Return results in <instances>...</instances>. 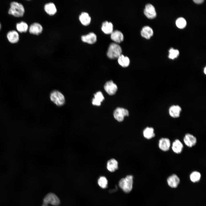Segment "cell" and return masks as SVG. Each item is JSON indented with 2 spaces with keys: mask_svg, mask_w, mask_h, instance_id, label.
<instances>
[{
  "mask_svg": "<svg viewBox=\"0 0 206 206\" xmlns=\"http://www.w3.org/2000/svg\"><path fill=\"white\" fill-rule=\"evenodd\" d=\"M118 61L119 64L123 67L128 66L130 63L129 58L122 54L118 58Z\"/></svg>",
  "mask_w": 206,
  "mask_h": 206,
  "instance_id": "cell-25",
  "label": "cell"
},
{
  "mask_svg": "<svg viewBox=\"0 0 206 206\" xmlns=\"http://www.w3.org/2000/svg\"><path fill=\"white\" fill-rule=\"evenodd\" d=\"M60 203L58 197L53 193H49L44 197L43 200V203L47 205L51 204L54 206H58Z\"/></svg>",
  "mask_w": 206,
  "mask_h": 206,
  "instance_id": "cell-6",
  "label": "cell"
},
{
  "mask_svg": "<svg viewBox=\"0 0 206 206\" xmlns=\"http://www.w3.org/2000/svg\"><path fill=\"white\" fill-rule=\"evenodd\" d=\"M133 177L128 175L125 178L121 179L119 181L120 187L126 193L130 192L132 188Z\"/></svg>",
  "mask_w": 206,
  "mask_h": 206,
  "instance_id": "cell-2",
  "label": "cell"
},
{
  "mask_svg": "<svg viewBox=\"0 0 206 206\" xmlns=\"http://www.w3.org/2000/svg\"><path fill=\"white\" fill-rule=\"evenodd\" d=\"M24 12V8L21 4L15 1L11 3L8 11L9 14L16 17H20L23 16Z\"/></svg>",
  "mask_w": 206,
  "mask_h": 206,
  "instance_id": "cell-1",
  "label": "cell"
},
{
  "mask_svg": "<svg viewBox=\"0 0 206 206\" xmlns=\"http://www.w3.org/2000/svg\"><path fill=\"white\" fill-rule=\"evenodd\" d=\"M41 206H49L48 205L45 204H43Z\"/></svg>",
  "mask_w": 206,
  "mask_h": 206,
  "instance_id": "cell-32",
  "label": "cell"
},
{
  "mask_svg": "<svg viewBox=\"0 0 206 206\" xmlns=\"http://www.w3.org/2000/svg\"><path fill=\"white\" fill-rule=\"evenodd\" d=\"M117 87L112 81H109L106 82L104 86V89L109 95L114 94L117 90Z\"/></svg>",
  "mask_w": 206,
  "mask_h": 206,
  "instance_id": "cell-8",
  "label": "cell"
},
{
  "mask_svg": "<svg viewBox=\"0 0 206 206\" xmlns=\"http://www.w3.org/2000/svg\"><path fill=\"white\" fill-rule=\"evenodd\" d=\"M7 37L9 41L12 43H16L19 40V35L15 30L9 31L7 33Z\"/></svg>",
  "mask_w": 206,
  "mask_h": 206,
  "instance_id": "cell-19",
  "label": "cell"
},
{
  "mask_svg": "<svg viewBox=\"0 0 206 206\" xmlns=\"http://www.w3.org/2000/svg\"><path fill=\"white\" fill-rule=\"evenodd\" d=\"M129 115V112L127 110L120 107L117 108L113 113L114 118L118 122H122L124 117L128 116Z\"/></svg>",
  "mask_w": 206,
  "mask_h": 206,
  "instance_id": "cell-5",
  "label": "cell"
},
{
  "mask_svg": "<svg viewBox=\"0 0 206 206\" xmlns=\"http://www.w3.org/2000/svg\"><path fill=\"white\" fill-rule=\"evenodd\" d=\"M106 167L109 171L111 172H114L118 168L117 161L114 158L109 159L107 162Z\"/></svg>",
  "mask_w": 206,
  "mask_h": 206,
  "instance_id": "cell-16",
  "label": "cell"
},
{
  "mask_svg": "<svg viewBox=\"0 0 206 206\" xmlns=\"http://www.w3.org/2000/svg\"><path fill=\"white\" fill-rule=\"evenodd\" d=\"M79 19L81 23L84 25H89L91 22V18L89 14L86 12H82L79 17Z\"/></svg>",
  "mask_w": 206,
  "mask_h": 206,
  "instance_id": "cell-21",
  "label": "cell"
},
{
  "mask_svg": "<svg viewBox=\"0 0 206 206\" xmlns=\"http://www.w3.org/2000/svg\"><path fill=\"white\" fill-rule=\"evenodd\" d=\"M144 13L148 18L154 19L156 16L155 9L152 4L148 3L146 5L144 9Z\"/></svg>",
  "mask_w": 206,
  "mask_h": 206,
  "instance_id": "cell-7",
  "label": "cell"
},
{
  "mask_svg": "<svg viewBox=\"0 0 206 206\" xmlns=\"http://www.w3.org/2000/svg\"><path fill=\"white\" fill-rule=\"evenodd\" d=\"M184 142L188 147H191L195 145L197 142L196 138L193 135L189 134H186L183 138Z\"/></svg>",
  "mask_w": 206,
  "mask_h": 206,
  "instance_id": "cell-9",
  "label": "cell"
},
{
  "mask_svg": "<svg viewBox=\"0 0 206 206\" xmlns=\"http://www.w3.org/2000/svg\"><path fill=\"white\" fill-rule=\"evenodd\" d=\"M169 58L171 59L177 58L179 55V52L178 50L171 48L169 51Z\"/></svg>",
  "mask_w": 206,
  "mask_h": 206,
  "instance_id": "cell-30",
  "label": "cell"
},
{
  "mask_svg": "<svg viewBox=\"0 0 206 206\" xmlns=\"http://www.w3.org/2000/svg\"><path fill=\"white\" fill-rule=\"evenodd\" d=\"M122 52L121 48L119 44L115 43H112L108 47L107 55L111 59L118 58L122 54Z\"/></svg>",
  "mask_w": 206,
  "mask_h": 206,
  "instance_id": "cell-3",
  "label": "cell"
},
{
  "mask_svg": "<svg viewBox=\"0 0 206 206\" xmlns=\"http://www.w3.org/2000/svg\"><path fill=\"white\" fill-rule=\"evenodd\" d=\"M44 9L45 12L50 15H53L57 12V9L54 3H49L45 4Z\"/></svg>",
  "mask_w": 206,
  "mask_h": 206,
  "instance_id": "cell-23",
  "label": "cell"
},
{
  "mask_svg": "<svg viewBox=\"0 0 206 206\" xmlns=\"http://www.w3.org/2000/svg\"><path fill=\"white\" fill-rule=\"evenodd\" d=\"M167 182L171 188H175L177 187L180 182V179L178 176L173 174L167 179Z\"/></svg>",
  "mask_w": 206,
  "mask_h": 206,
  "instance_id": "cell-14",
  "label": "cell"
},
{
  "mask_svg": "<svg viewBox=\"0 0 206 206\" xmlns=\"http://www.w3.org/2000/svg\"><path fill=\"white\" fill-rule=\"evenodd\" d=\"M181 111V107L178 105H173L171 106L169 109L170 115L173 118H177L180 116Z\"/></svg>",
  "mask_w": 206,
  "mask_h": 206,
  "instance_id": "cell-15",
  "label": "cell"
},
{
  "mask_svg": "<svg viewBox=\"0 0 206 206\" xmlns=\"http://www.w3.org/2000/svg\"><path fill=\"white\" fill-rule=\"evenodd\" d=\"M201 177L200 173L197 171L192 172L190 175L191 180L194 183L198 181L200 179Z\"/></svg>",
  "mask_w": 206,
  "mask_h": 206,
  "instance_id": "cell-28",
  "label": "cell"
},
{
  "mask_svg": "<svg viewBox=\"0 0 206 206\" xmlns=\"http://www.w3.org/2000/svg\"><path fill=\"white\" fill-rule=\"evenodd\" d=\"M16 27L17 30L20 33L26 32L28 28L27 24L23 21L17 23Z\"/></svg>",
  "mask_w": 206,
  "mask_h": 206,
  "instance_id": "cell-26",
  "label": "cell"
},
{
  "mask_svg": "<svg viewBox=\"0 0 206 206\" xmlns=\"http://www.w3.org/2000/svg\"><path fill=\"white\" fill-rule=\"evenodd\" d=\"M50 97L51 101L58 106H62L65 103V98L64 95L58 91L55 90L52 92Z\"/></svg>",
  "mask_w": 206,
  "mask_h": 206,
  "instance_id": "cell-4",
  "label": "cell"
},
{
  "mask_svg": "<svg viewBox=\"0 0 206 206\" xmlns=\"http://www.w3.org/2000/svg\"><path fill=\"white\" fill-rule=\"evenodd\" d=\"M141 36L147 39H149L153 34L152 29L148 26L143 27L140 32Z\"/></svg>",
  "mask_w": 206,
  "mask_h": 206,
  "instance_id": "cell-17",
  "label": "cell"
},
{
  "mask_svg": "<svg viewBox=\"0 0 206 206\" xmlns=\"http://www.w3.org/2000/svg\"><path fill=\"white\" fill-rule=\"evenodd\" d=\"M176 24L178 28L183 29L185 27L187 23L184 18L180 17L178 18L176 20Z\"/></svg>",
  "mask_w": 206,
  "mask_h": 206,
  "instance_id": "cell-29",
  "label": "cell"
},
{
  "mask_svg": "<svg viewBox=\"0 0 206 206\" xmlns=\"http://www.w3.org/2000/svg\"><path fill=\"white\" fill-rule=\"evenodd\" d=\"M1 25L0 23V30H1Z\"/></svg>",
  "mask_w": 206,
  "mask_h": 206,
  "instance_id": "cell-34",
  "label": "cell"
},
{
  "mask_svg": "<svg viewBox=\"0 0 206 206\" xmlns=\"http://www.w3.org/2000/svg\"><path fill=\"white\" fill-rule=\"evenodd\" d=\"M111 39L115 43H119L122 42L124 39V35L122 32L118 30L113 31L110 34Z\"/></svg>",
  "mask_w": 206,
  "mask_h": 206,
  "instance_id": "cell-13",
  "label": "cell"
},
{
  "mask_svg": "<svg viewBox=\"0 0 206 206\" xmlns=\"http://www.w3.org/2000/svg\"><path fill=\"white\" fill-rule=\"evenodd\" d=\"M43 30L41 25L37 23H34L31 24L29 29V31L31 34L38 35L40 34Z\"/></svg>",
  "mask_w": 206,
  "mask_h": 206,
  "instance_id": "cell-12",
  "label": "cell"
},
{
  "mask_svg": "<svg viewBox=\"0 0 206 206\" xmlns=\"http://www.w3.org/2000/svg\"><path fill=\"white\" fill-rule=\"evenodd\" d=\"M204 72L205 74H206V68L205 67L204 70Z\"/></svg>",
  "mask_w": 206,
  "mask_h": 206,
  "instance_id": "cell-33",
  "label": "cell"
},
{
  "mask_svg": "<svg viewBox=\"0 0 206 206\" xmlns=\"http://www.w3.org/2000/svg\"><path fill=\"white\" fill-rule=\"evenodd\" d=\"M101 29L105 34H111L113 31V25L111 22L105 21L102 23Z\"/></svg>",
  "mask_w": 206,
  "mask_h": 206,
  "instance_id": "cell-20",
  "label": "cell"
},
{
  "mask_svg": "<svg viewBox=\"0 0 206 206\" xmlns=\"http://www.w3.org/2000/svg\"><path fill=\"white\" fill-rule=\"evenodd\" d=\"M99 185L103 189H105L107 187L108 181L106 178L104 176H101L98 180Z\"/></svg>",
  "mask_w": 206,
  "mask_h": 206,
  "instance_id": "cell-27",
  "label": "cell"
},
{
  "mask_svg": "<svg viewBox=\"0 0 206 206\" xmlns=\"http://www.w3.org/2000/svg\"><path fill=\"white\" fill-rule=\"evenodd\" d=\"M183 145L179 139H176L173 142L172 148L173 151L176 154H180L182 151Z\"/></svg>",
  "mask_w": 206,
  "mask_h": 206,
  "instance_id": "cell-18",
  "label": "cell"
},
{
  "mask_svg": "<svg viewBox=\"0 0 206 206\" xmlns=\"http://www.w3.org/2000/svg\"><path fill=\"white\" fill-rule=\"evenodd\" d=\"M104 99V97L102 92H98L94 94V97L92 100V104L94 105L100 106Z\"/></svg>",
  "mask_w": 206,
  "mask_h": 206,
  "instance_id": "cell-22",
  "label": "cell"
},
{
  "mask_svg": "<svg viewBox=\"0 0 206 206\" xmlns=\"http://www.w3.org/2000/svg\"><path fill=\"white\" fill-rule=\"evenodd\" d=\"M193 1L197 4H200L203 3L204 1L203 0H193Z\"/></svg>",
  "mask_w": 206,
  "mask_h": 206,
  "instance_id": "cell-31",
  "label": "cell"
},
{
  "mask_svg": "<svg viewBox=\"0 0 206 206\" xmlns=\"http://www.w3.org/2000/svg\"><path fill=\"white\" fill-rule=\"evenodd\" d=\"M82 41L89 44L95 43L97 40V36L93 32H90L84 35H82L81 37Z\"/></svg>",
  "mask_w": 206,
  "mask_h": 206,
  "instance_id": "cell-10",
  "label": "cell"
},
{
  "mask_svg": "<svg viewBox=\"0 0 206 206\" xmlns=\"http://www.w3.org/2000/svg\"><path fill=\"white\" fill-rule=\"evenodd\" d=\"M171 142L170 140L167 138H163L160 139L159 142V148L164 151H168L170 147Z\"/></svg>",
  "mask_w": 206,
  "mask_h": 206,
  "instance_id": "cell-11",
  "label": "cell"
},
{
  "mask_svg": "<svg viewBox=\"0 0 206 206\" xmlns=\"http://www.w3.org/2000/svg\"><path fill=\"white\" fill-rule=\"evenodd\" d=\"M143 134L144 137L147 139H150L155 136L154 128L152 127H147L143 130Z\"/></svg>",
  "mask_w": 206,
  "mask_h": 206,
  "instance_id": "cell-24",
  "label": "cell"
}]
</instances>
